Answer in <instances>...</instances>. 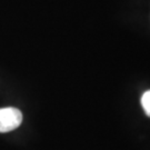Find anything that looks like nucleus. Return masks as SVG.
Segmentation results:
<instances>
[{
  "mask_svg": "<svg viewBox=\"0 0 150 150\" xmlns=\"http://www.w3.org/2000/svg\"><path fill=\"white\" fill-rule=\"evenodd\" d=\"M22 122V113L12 107L0 109V132H9L17 129Z\"/></svg>",
  "mask_w": 150,
  "mask_h": 150,
  "instance_id": "1",
  "label": "nucleus"
},
{
  "mask_svg": "<svg viewBox=\"0 0 150 150\" xmlns=\"http://www.w3.org/2000/svg\"><path fill=\"white\" fill-rule=\"evenodd\" d=\"M141 106L144 108L146 115L150 117V90L146 91L141 97Z\"/></svg>",
  "mask_w": 150,
  "mask_h": 150,
  "instance_id": "2",
  "label": "nucleus"
}]
</instances>
